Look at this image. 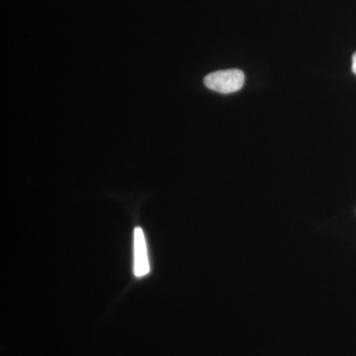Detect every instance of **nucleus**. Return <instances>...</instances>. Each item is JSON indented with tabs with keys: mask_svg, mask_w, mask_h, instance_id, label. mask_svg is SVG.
<instances>
[{
	"mask_svg": "<svg viewBox=\"0 0 356 356\" xmlns=\"http://www.w3.org/2000/svg\"><path fill=\"white\" fill-rule=\"evenodd\" d=\"M149 273V257L146 238L143 229L137 227L134 231V273L137 277H144Z\"/></svg>",
	"mask_w": 356,
	"mask_h": 356,
	"instance_id": "2",
	"label": "nucleus"
},
{
	"mask_svg": "<svg viewBox=\"0 0 356 356\" xmlns=\"http://www.w3.org/2000/svg\"><path fill=\"white\" fill-rule=\"evenodd\" d=\"M353 72L356 74V51L353 56Z\"/></svg>",
	"mask_w": 356,
	"mask_h": 356,
	"instance_id": "3",
	"label": "nucleus"
},
{
	"mask_svg": "<svg viewBox=\"0 0 356 356\" xmlns=\"http://www.w3.org/2000/svg\"><path fill=\"white\" fill-rule=\"evenodd\" d=\"M245 74L241 70H218L204 79V84L211 90L222 95L236 92L243 88Z\"/></svg>",
	"mask_w": 356,
	"mask_h": 356,
	"instance_id": "1",
	"label": "nucleus"
}]
</instances>
